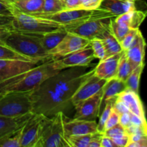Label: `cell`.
I'll use <instances>...</instances> for the list:
<instances>
[{
  "label": "cell",
  "instance_id": "1",
  "mask_svg": "<svg viewBox=\"0 0 147 147\" xmlns=\"http://www.w3.org/2000/svg\"><path fill=\"white\" fill-rule=\"evenodd\" d=\"M89 65L64 69L45 80L32 90V112L43 116L69 112L73 107L72 97L83 79L93 71Z\"/></svg>",
  "mask_w": 147,
  "mask_h": 147
},
{
  "label": "cell",
  "instance_id": "2",
  "mask_svg": "<svg viewBox=\"0 0 147 147\" xmlns=\"http://www.w3.org/2000/svg\"><path fill=\"white\" fill-rule=\"evenodd\" d=\"M60 70L54 67L52 60H47L22 74L0 82V98L10 92L31 91L45 80Z\"/></svg>",
  "mask_w": 147,
  "mask_h": 147
},
{
  "label": "cell",
  "instance_id": "3",
  "mask_svg": "<svg viewBox=\"0 0 147 147\" xmlns=\"http://www.w3.org/2000/svg\"><path fill=\"white\" fill-rule=\"evenodd\" d=\"M4 44L17 53L40 63L51 60L48 52L42 45L38 34L12 30L4 40Z\"/></svg>",
  "mask_w": 147,
  "mask_h": 147
},
{
  "label": "cell",
  "instance_id": "4",
  "mask_svg": "<svg viewBox=\"0 0 147 147\" xmlns=\"http://www.w3.org/2000/svg\"><path fill=\"white\" fill-rule=\"evenodd\" d=\"M64 115L59 112L50 117L42 116L36 147H70L63 131Z\"/></svg>",
  "mask_w": 147,
  "mask_h": 147
},
{
  "label": "cell",
  "instance_id": "5",
  "mask_svg": "<svg viewBox=\"0 0 147 147\" xmlns=\"http://www.w3.org/2000/svg\"><path fill=\"white\" fill-rule=\"evenodd\" d=\"M14 20L11 24L13 30L35 34H43L63 28L58 22L37 17L32 14L21 12L14 8Z\"/></svg>",
  "mask_w": 147,
  "mask_h": 147
},
{
  "label": "cell",
  "instance_id": "6",
  "mask_svg": "<svg viewBox=\"0 0 147 147\" xmlns=\"http://www.w3.org/2000/svg\"><path fill=\"white\" fill-rule=\"evenodd\" d=\"M31 91L10 92L0 98V116L15 118L32 112Z\"/></svg>",
  "mask_w": 147,
  "mask_h": 147
},
{
  "label": "cell",
  "instance_id": "7",
  "mask_svg": "<svg viewBox=\"0 0 147 147\" xmlns=\"http://www.w3.org/2000/svg\"><path fill=\"white\" fill-rule=\"evenodd\" d=\"M112 17H116L109 11L102 15L67 24L63 27L67 32L91 40L92 39L97 37L105 29L109 27L110 20Z\"/></svg>",
  "mask_w": 147,
  "mask_h": 147
},
{
  "label": "cell",
  "instance_id": "8",
  "mask_svg": "<svg viewBox=\"0 0 147 147\" xmlns=\"http://www.w3.org/2000/svg\"><path fill=\"white\" fill-rule=\"evenodd\" d=\"M107 12H109V11L99 8L96 9H64L63 11L52 13V14H34L32 15L53 20L64 26L86 20L96 16L102 15Z\"/></svg>",
  "mask_w": 147,
  "mask_h": 147
},
{
  "label": "cell",
  "instance_id": "9",
  "mask_svg": "<svg viewBox=\"0 0 147 147\" xmlns=\"http://www.w3.org/2000/svg\"><path fill=\"white\" fill-rule=\"evenodd\" d=\"M90 40L67 32L55 47L48 52L52 60H57L69 54L84 49L90 45Z\"/></svg>",
  "mask_w": 147,
  "mask_h": 147
},
{
  "label": "cell",
  "instance_id": "10",
  "mask_svg": "<svg viewBox=\"0 0 147 147\" xmlns=\"http://www.w3.org/2000/svg\"><path fill=\"white\" fill-rule=\"evenodd\" d=\"M93 71H93L83 79L73 94L72 97V103L74 107L102 90L105 83H106V80L96 76Z\"/></svg>",
  "mask_w": 147,
  "mask_h": 147
},
{
  "label": "cell",
  "instance_id": "11",
  "mask_svg": "<svg viewBox=\"0 0 147 147\" xmlns=\"http://www.w3.org/2000/svg\"><path fill=\"white\" fill-rule=\"evenodd\" d=\"M95 59L91 46L89 45L84 49L78 50L57 60H52L53 66L58 70L76 66L89 65Z\"/></svg>",
  "mask_w": 147,
  "mask_h": 147
},
{
  "label": "cell",
  "instance_id": "12",
  "mask_svg": "<svg viewBox=\"0 0 147 147\" xmlns=\"http://www.w3.org/2000/svg\"><path fill=\"white\" fill-rule=\"evenodd\" d=\"M102 90L75 106L76 113L73 119L95 120L100 114Z\"/></svg>",
  "mask_w": 147,
  "mask_h": 147
},
{
  "label": "cell",
  "instance_id": "13",
  "mask_svg": "<svg viewBox=\"0 0 147 147\" xmlns=\"http://www.w3.org/2000/svg\"><path fill=\"white\" fill-rule=\"evenodd\" d=\"M43 115L32 113L21 129L20 147H36Z\"/></svg>",
  "mask_w": 147,
  "mask_h": 147
},
{
  "label": "cell",
  "instance_id": "14",
  "mask_svg": "<svg viewBox=\"0 0 147 147\" xmlns=\"http://www.w3.org/2000/svg\"><path fill=\"white\" fill-rule=\"evenodd\" d=\"M39 64L33 61L0 60V82L28 71Z\"/></svg>",
  "mask_w": 147,
  "mask_h": 147
},
{
  "label": "cell",
  "instance_id": "15",
  "mask_svg": "<svg viewBox=\"0 0 147 147\" xmlns=\"http://www.w3.org/2000/svg\"><path fill=\"white\" fill-rule=\"evenodd\" d=\"M63 131L65 137L70 136L94 134L97 131V122L96 120H83L73 119L67 120L64 115Z\"/></svg>",
  "mask_w": 147,
  "mask_h": 147
},
{
  "label": "cell",
  "instance_id": "16",
  "mask_svg": "<svg viewBox=\"0 0 147 147\" xmlns=\"http://www.w3.org/2000/svg\"><path fill=\"white\" fill-rule=\"evenodd\" d=\"M123 52V50H122L117 54L100 60L98 64L94 67V74L100 78L104 79L106 81L116 78L119 60Z\"/></svg>",
  "mask_w": 147,
  "mask_h": 147
},
{
  "label": "cell",
  "instance_id": "17",
  "mask_svg": "<svg viewBox=\"0 0 147 147\" xmlns=\"http://www.w3.org/2000/svg\"><path fill=\"white\" fill-rule=\"evenodd\" d=\"M145 47L146 42L142 32L139 31L137 37L131 46L125 50L129 63L131 65L132 68L134 69L138 65L143 64L144 61Z\"/></svg>",
  "mask_w": 147,
  "mask_h": 147
},
{
  "label": "cell",
  "instance_id": "18",
  "mask_svg": "<svg viewBox=\"0 0 147 147\" xmlns=\"http://www.w3.org/2000/svg\"><path fill=\"white\" fill-rule=\"evenodd\" d=\"M117 99L121 100L126 104L131 113L142 119H146L144 109L139 96V93L127 88L124 91L118 95Z\"/></svg>",
  "mask_w": 147,
  "mask_h": 147
},
{
  "label": "cell",
  "instance_id": "19",
  "mask_svg": "<svg viewBox=\"0 0 147 147\" xmlns=\"http://www.w3.org/2000/svg\"><path fill=\"white\" fill-rule=\"evenodd\" d=\"M126 89H127V87L124 81L119 80L116 78L107 80L102 88V99L101 103H100V113L103 110L108 100L113 98L117 97L118 95H119Z\"/></svg>",
  "mask_w": 147,
  "mask_h": 147
},
{
  "label": "cell",
  "instance_id": "20",
  "mask_svg": "<svg viewBox=\"0 0 147 147\" xmlns=\"http://www.w3.org/2000/svg\"><path fill=\"white\" fill-rule=\"evenodd\" d=\"M99 9L109 11L115 17L136 9L135 0H103Z\"/></svg>",
  "mask_w": 147,
  "mask_h": 147
},
{
  "label": "cell",
  "instance_id": "21",
  "mask_svg": "<svg viewBox=\"0 0 147 147\" xmlns=\"http://www.w3.org/2000/svg\"><path fill=\"white\" fill-rule=\"evenodd\" d=\"M33 112L15 118L0 116V139L17 129L25 123L27 119L32 115Z\"/></svg>",
  "mask_w": 147,
  "mask_h": 147
},
{
  "label": "cell",
  "instance_id": "22",
  "mask_svg": "<svg viewBox=\"0 0 147 147\" xmlns=\"http://www.w3.org/2000/svg\"><path fill=\"white\" fill-rule=\"evenodd\" d=\"M101 40L105 49V57H110L115 54L121 52L122 48L120 42L117 40V39L114 37L113 33L111 30L110 25L109 27L105 29L97 37Z\"/></svg>",
  "mask_w": 147,
  "mask_h": 147
},
{
  "label": "cell",
  "instance_id": "23",
  "mask_svg": "<svg viewBox=\"0 0 147 147\" xmlns=\"http://www.w3.org/2000/svg\"><path fill=\"white\" fill-rule=\"evenodd\" d=\"M146 15V11L134 9L115 17V20L129 29H139Z\"/></svg>",
  "mask_w": 147,
  "mask_h": 147
},
{
  "label": "cell",
  "instance_id": "24",
  "mask_svg": "<svg viewBox=\"0 0 147 147\" xmlns=\"http://www.w3.org/2000/svg\"><path fill=\"white\" fill-rule=\"evenodd\" d=\"M67 33V32L63 27L60 30L43 34H38V36L42 45L45 49L46 51L49 52L60 43V42L64 38Z\"/></svg>",
  "mask_w": 147,
  "mask_h": 147
},
{
  "label": "cell",
  "instance_id": "25",
  "mask_svg": "<svg viewBox=\"0 0 147 147\" xmlns=\"http://www.w3.org/2000/svg\"><path fill=\"white\" fill-rule=\"evenodd\" d=\"M45 0H20L11 3L15 9L29 14L42 12Z\"/></svg>",
  "mask_w": 147,
  "mask_h": 147
},
{
  "label": "cell",
  "instance_id": "26",
  "mask_svg": "<svg viewBox=\"0 0 147 147\" xmlns=\"http://www.w3.org/2000/svg\"><path fill=\"white\" fill-rule=\"evenodd\" d=\"M0 60H22V61H33L40 63L17 53V51L9 46L6 45L5 44H0Z\"/></svg>",
  "mask_w": 147,
  "mask_h": 147
},
{
  "label": "cell",
  "instance_id": "27",
  "mask_svg": "<svg viewBox=\"0 0 147 147\" xmlns=\"http://www.w3.org/2000/svg\"><path fill=\"white\" fill-rule=\"evenodd\" d=\"M144 67V63L139 65L137 67H135L130 73V75L128 76L125 81L128 89H130V90L139 93V83H140L141 76L143 72Z\"/></svg>",
  "mask_w": 147,
  "mask_h": 147
},
{
  "label": "cell",
  "instance_id": "28",
  "mask_svg": "<svg viewBox=\"0 0 147 147\" xmlns=\"http://www.w3.org/2000/svg\"><path fill=\"white\" fill-rule=\"evenodd\" d=\"M133 70L134 69L132 68L131 65L128 60L126 52H125V50H123L120 60H119L116 78L125 82L128 76L130 75V73H131Z\"/></svg>",
  "mask_w": 147,
  "mask_h": 147
},
{
  "label": "cell",
  "instance_id": "29",
  "mask_svg": "<svg viewBox=\"0 0 147 147\" xmlns=\"http://www.w3.org/2000/svg\"><path fill=\"white\" fill-rule=\"evenodd\" d=\"M116 98L117 97L113 98L108 100L103 110L101 111V113H100V114H99V121L98 123H97V131L99 133L103 134V132H104L105 124H106V121L109 119L111 112L113 109V104H114Z\"/></svg>",
  "mask_w": 147,
  "mask_h": 147
},
{
  "label": "cell",
  "instance_id": "30",
  "mask_svg": "<svg viewBox=\"0 0 147 147\" xmlns=\"http://www.w3.org/2000/svg\"><path fill=\"white\" fill-rule=\"evenodd\" d=\"M22 127L1 138L0 147H20V134Z\"/></svg>",
  "mask_w": 147,
  "mask_h": 147
},
{
  "label": "cell",
  "instance_id": "31",
  "mask_svg": "<svg viewBox=\"0 0 147 147\" xmlns=\"http://www.w3.org/2000/svg\"><path fill=\"white\" fill-rule=\"evenodd\" d=\"M110 28L111 32L114 37L117 39L118 41L120 42L124 36L127 34L130 29L125 26L124 24H121L115 20V17H112L110 20Z\"/></svg>",
  "mask_w": 147,
  "mask_h": 147
},
{
  "label": "cell",
  "instance_id": "32",
  "mask_svg": "<svg viewBox=\"0 0 147 147\" xmlns=\"http://www.w3.org/2000/svg\"><path fill=\"white\" fill-rule=\"evenodd\" d=\"M94 134L70 136L66 137V139L70 144V147H88Z\"/></svg>",
  "mask_w": 147,
  "mask_h": 147
},
{
  "label": "cell",
  "instance_id": "33",
  "mask_svg": "<svg viewBox=\"0 0 147 147\" xmlns=\"http://www.w3.org/2000/svg\"><path fill=\"white\" fill-rule=\"evenodd\" d=\"M64 9H65L61 0H45L42 12L37 14H52Z\"/></svg>",
  "mask_w": 147,
  "mask_h": 147
},
{
  "label": "cell",
  "instance_id": "34",
  "mask_svg": "<svg viewBox=\"0 0 147 147\" xmlns=\"http://www.w3.org/2000/svg\"><path fill=\"white\" fill-rule=\"evenodd\" d=\"M139 29H130L127 34L124 36L123 40L120 42L123 50H126L133 45L139 32Z\"/></svg>",
  "mask_w": 147,
  "mask_h": 147
},
{
  "label": "cell",
  "instance_id": "35",
  "mask_svg": "<svg viewBox=\"0 0 147 147\" xmlns=\"http://www.w3.org/2000/svg\"><path fill=\"white\" fill-rule=\"evenodd\" d=\"M90 45L91 46L94 54L95 58H98L99 60L104 59L105 49L101 40L98 38H93L90 41Z\"/></svg>",
  "mask_w": 147,
  "mask_h": 147
},
{
  "label": "cell",
  "instance_id": "36",
  "mask_svg": "<svg viewBox=\"0 0 147 147\" xmlns=\"http://www.w3.org/2000/svg\"><path fill=\"white\" fill-rule=\"evenodd\" d=\"M103 134L106 136H109L111 139H117V138L124 136L125 134H126V133L125 131L124 128L119 123V124L105 131Z\"/></svg>",
  "mask_w": 147,
  "mask_h": 147
},
{
  "label": "cell",
  "instance_id": "37",
  "mask_svg": "<svg viewBox=\"0 0 147 147\" xmlns=\"http://www.w3.org/2000/svg\"><path fill=\"white\" fill-rule=\"evenodd\" d=\"M119 118H120V114L118 112H116L114 109H112L111 112L110 113L109 119L106 121V124L104 126V131L113 126L119 123Z\"/></svg>",
  "mask_w": 147,
  "mask_h": 147
},
{
  "label": "cell",
  "instance_id": "38",
  "mask_svg": "<svg viewBox=\"0 0 147 147\" xmlns=\"http://www.w3.org/2000/svg\"><path fill=\"white\" fill-rule=\"evenodd\" d=\"M14 7L11 3L0 0V16H13Z\"/></svg>",
  "mask_w": 147,
  "mask_h": 147
},
{
  "label": "cell",
  "instance_id": "39",
  "mask_svg": "<svg viewBox=\"0 0 147 147\" xmlns=\"http://www.w3.org/2000/svg\"><path fill=\"white\" fill-rule=\"evenodd\" d=\"M103 0H80L81 9H98Z\"/></svg>",
  "mask_w": 147,
  "mask_h": 147
},
{
  "label": "cell",
  "instance_id": "40",
  "mask_svg": "<svg viewBox=\"0 0 147 147\" xmlns=\"http://www.w3.org/2000/svg\"><path fill=\"white\" fill-rule=\"evenodd\" d=\"M130 121H131V124L135 125V126H141V127L147 129L146 119H142V118L139 117V116H136V115L134 114V113H131V112H130Z\"/></svg>",
  "mask_w": 147,
  "mask_h": 147
},
{
  "label": "cell",
  "instance_id": "41",
  "mask_svg": "<svg viewBox=\"0 0 147 147\" xmlns=\"http://www.w3.org/2000/svg\"><path fill=\"white\" fill-rule=\"evenodd\" d=\"M113 109H114L116 112H118L119 114H122V113H129V112H130L127 106H126V104H125L123 102H122L121 100L117 99V98H116V100H115L114 102Z\"/></svg>",
  "mask_w": 147,
  "mask_h": 147
},
{
  "label": "cell",
  "instance_id": "42",
  "mask_svg": "<svg viewBox=\"0 0 147 147\" xmlns=\"http://www.w3.org/2000/svg\"><path fill=\"white\" fill-rule=\"evenodd\" d=\"M65 9H81L80 0H62Z\"/></svg>",
  "mask_w": 147,
  "mask_h": 147
},
{
  "label": "cell",
  "instance_id": "43",
  "mask_svg": "<svg viewBox=\"0 0 147 147\" xmlns=\"http://www.w3.org/2000/svg\"><path fill=\"white\" fill-rule=\"evenodd\" d=\"M115 144L117 147H127L128 144L130 142L129 136L126 134L124 136L121 137L117 138V139H112Z\"/></svg>",
  "mask_w": 147,
  "mask_h": 147
},
{
  "label": "cell",
  "instance_id": "44",
  "mask_svg": "<svg viewBox=\"0 0 147 147\" xmlns=\"http://www.w3.org/2000/svg\"><path fill=\"white\" fill-rule=\"evenodd\" d=\"M102 136H103V134L99 133V132L95 133L88 147H100Z\"/></svg>",
  "mask_w": 147,
  "mask_h": 147
},
{
  "label": "cell",
  "instance_id": "45",
  "mask_svg": "<svg viewBox=\"0 0 147 147\" xmlns=\"http://www.w3.org/2000/svg\"><path fill=\"white\" fill-rule=\"evenodd\" d=\"M13 20H14V16H0V27L11 28Z\"/></svg>",
  "mask_w": 147,
  "mask_h": 147
},
{
  "label": "cell",
  "instance_id": "46",
  "mask_svg": "<svg viewBox=\"0 0 147 147\" xmlns=\"http://www.w3.org/2000/svg\"><path fill=\"white\" fill-rule=\"evenodd\" d=\"M119 124L121 125L124 129L127 128L131 125L130 121V112L129 113H124L120 114L119 118Z\"/></svg>",
  "mask_w": 147,
  "mask_h": 147
},
{
  "label": "cell",
  "instance_id": "47",
  "mask_svg": "<svg viewBox=\"0 0 147 147\" xmlns=\"http://www.w3.org/2000/svg\"><path fill=\"white\" fill-rule=\"evenodd\" d=\"M100 147H117L111 138L103 134L100 142Z\"/></svg>",
  "mask_w": 147,
  "mask_h": 147
},
{
  "label": "cell",
  "instance_id": "48",
  "mask_svg": "<svg viewBox=\"0 0 147 147\" xmlns=\"http://www.w3.org/2000/svg\"><path fill=\"white\" fill-rule=\"evenodd\" d=\"M11 30V27H0V44H4V40Z\"/></svg>",
  "mask_w": 147,
  "mask_h": 147
},
{
  "label": "cell",
  "instance_id": "49",
  "mask_svg": "<svg viewBox=\"0 0 147 147\" xmlns=\"http://www.w3.org/2000/svg\"><path fill=\"white\" fill-rule=\"evenodd\" d=\"M147 146V137L140 139L137 142H129L127 147H146Z\"/></svg>",
  "mask_w": 147,
  "mask_h": 147
},
{
  "label": "cell",
  "instance_id": "50",
  "mask_svg": "<svg viewBox=\"0 0 147 147\" xmlns=\"http://www.w3.org/2000/svg\"><path fill=\"white\" fill-rule=\"evenodd\" d=\"M6 1H8V2H9V3H12V2H14V1H20V0H6Z\"/></svg>",
  "mask_w": 147,
  "mask_h": 147
},
{
  "label": "cell",
  "instance_id": "51",
  "mask_svg": "<svg viewBox=\"0 0 147 147\" xmlns=\"http://www.w3.org/2000/svg\"><path fill=\"white\" fill-rule=\"evenodd\" d=\"M61 1H62V0H61Z\"/></svg>",
  "mask_w": 147,
  "mask_h": 147
},
{
  "label": "cell",
  "instance_id": "52",
  "mask_svg": "<svg viewBox=\"0 0 147 147\" xmlns=\"http://www.w3.org/2000/svg\"><path fill=\"white\" fill-rule=\"evenodd\" d=\"M5 1H6V0H5Z\"/></svg>",
  "mask_w": 147,
  "mask_h": 147
}]
</instances>
